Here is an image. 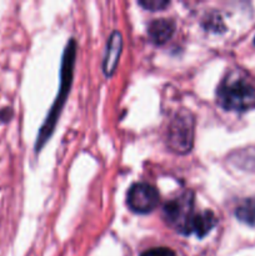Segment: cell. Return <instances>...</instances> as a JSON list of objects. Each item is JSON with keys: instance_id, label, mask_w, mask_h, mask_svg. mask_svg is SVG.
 <instances>
[{"instance_id": "obj_10", "label": "cell", "mask_w": 255, "mask_h": 256, "mask_svg": "<svg viewBox=\"0 0 255 256\" xmlns=\"http://www.w3.org/2000/svg\"><path fill=\"white\" fill-rule=\"evenodd\" d=\"M139 5L150 12H159V10H164L165 8L169 6L170 2H166V0H140Z\"/></svg>"}, {"instance_id": "obj_3", "label": "cell", "mask_w": 255, "mask_h": 256, "mask_svg": "<svg viewBox=\"0 0 255 256\" xmlns=\"http://www.w3.org/2000/svg\"><path fill=\"white\" fill-rule=\"evenodd\" d=\"M194 115L189 110H179L168 125V148L176 154H188L194 145Z\"/></svg>"}, {"instance_id": "obj_1", "label": "cell", "mask_w": 255, "mask_h": 256, "mask_svg": "<svg viewBox=\"0 0 255 256\" xmlns=\"http://www.w3.org/2000/svg\"><path fill=\"white\" fill-rule=\"evenodd\" d=\"M220 106L229 112H246L255 108V80L242 69L225 74L216 89Z\"/></svg>"}, {"instance_id": "obj_6", "label": "cell", "mask_w": 255, "mask_h": 256, "mask_svg": "<svg viewBox=\"0 0 255 256\" xmlns=\"http://www.w3.org/2000/svg\"><path fill=\"white\" fill-rule=\"evenodd\" d=\"M122 32L115 30L112 32L106 42V50H105L102 70L106 76H112L119 62V58L122 55Z\"/></svg>"}, {"instance_id": "obj_7", "label": "cell", "mask_w": 255, "mask_h": 256, "mask_svg": "<svg viewBox=\"0 0 255 256\" xmlns=\"http://www.w3.org/2000/svg\"><path fill=\"white\" fill-rule=\"evenodd\" d=\"M175 22L172 19H155L148 26V36L154 44H165L175 32Z\"/></svg>"}, {"instance_id": "obj_12", "label": "cell", "mask_w": 255, "mask_h": 256, "mask_svg": "<svg viewBox=\"0 0 255 256\" xmlns=\"http://www.w3.org/2000/svg\"><path fill=\"white\" fill-rule=\"evenodd\" d=\"M254 42H255V39H254Z\"/></svg>"}, {"instance_id": "obj_11", "label": "cell", "mask_w": 255, "mask_h": 256, "mask_svg": "<svg viewBox=\"0 0 255 256\" xmlns=\"http://www.w3.org/2000/svg\"><path fill=\"white\" fill-rule=\"evenodd\" d=\"M140 256H178L169 248H152V249L146 250Z\"/></svg>"}, {"instance_id": "obj_5", "label": "cell", "mask_w": 255, "mask_h": 256, "mask_svg": "<svg viewBox=\"0 0 255 256\" xmlns=\"http://www.w3.org/2000/svg\"><path fill=\"white\" fill-rule=\"evenodd\" d=\"M159 200L160 196L156 188L148 182H136L130 188L126 195L128 206L136 214H149L154 212Z\"/></svg>"}, {"instance_id": "obj_9", "label": "cell", "mask_w": 255, "mask_h": 256, "mask_svg": "<svg viewBox=\"0 0 255 256\" xmlns=\"http://www.w3.org/2000/svg\"><path fill=\"white\" fill-rule=\"evenodd\" d=\"M235 216L239 222L255 226V196L242 200L235 209Z\"/></svg>"}, {"instance_id": "obj_8", "label": "cell", "mask_w": 255, "mask_h": 256, "mask_svg": "<svg viewBox=\"0 0 255 256\" xmlns=\"http://www.w3.org/2000/svg\"><path fill=\"white\" fill-rule=\"evenodd\" d=\"M218 224V219L212 210H205V212H196L190 224L189 235L195 234L198 238L202 239L206 236L212 229H214L215 225Z\"/></svg>"}, {"instance_id": "obj_4", "label": "cell", "mask_w": 255, "mask_h": 256, "mask_svg": "<svg viewBox=\"0 0 255 256\" xmlns=\"http://www.w3.org/2000/svg\"><path fill=\"white\" fill-rule=\"evenodd\" d=\"M194 192L188 190L164 205L162 208L164 219L178 232L182 235H189L190 224L196 214L194 212Z\"/></svg>"}, {"instance_id": "obj_2", "label": "cell", "mask_w": 255, "mask_h": 256, "mask_svg": "<svg viewBox=\"0 0 255 256\" xmlns=\"http://www.w3.org/2000/svg\"><path fill=\"white\" fill-rule=\"evenodd\" d=\"M75 58H76V42L74 39H70L69 42L66 44L62 54V72H60V90L59 95L55 99L54 105L52 106L49 115L45 119L44 124L40 128L39 135L36 138V144H35V152H40L42 148L46 144L49 138L54 132L55 126H56L58 119L60 116L62 106L65 104V100L68 99L69 95L70 88H72V70H74L75 65Z\"/></svg>"}]
</instances>
